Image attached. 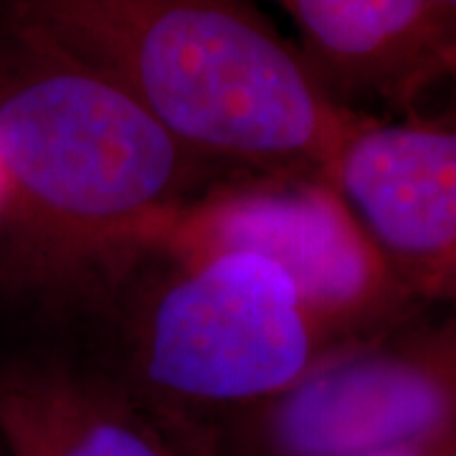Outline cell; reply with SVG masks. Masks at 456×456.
Here are the masks:
<instances>
[{
	"mask_svg": "<svg viewBox=\"0 0 456 456\" xmlns=\"http://www.w3.org/2000/svg\"><path fill=\"white\" fill-rule=\"evenodd\" d=\"M147 241L178 254L244 251L272 261L335 345L383 335L424 307L322 170L233 173Z\"/></svg>",
	"mask_w": 456,
	"mask_h": 456,
	"instance_id": "4",
	"label": "cell"
},
{
	"mask_svg": "<svg viewBox=\"0 0 456 456\" xmlns=\"http://www.w3.org/2000/svg\"><path fill=\"white\" fill-rule=\"evenodd\" d=\"M33 317L145 403L208 431L342 347L272 261L152 241L97 264Z\"/></svg>",
	"mask_w": 456,
	"mask_h": 456,
	"instance_id": "3",
	"label": "cell"
},
{
	"mask_svg": "<svg viewBox=\"0 0 456 456\" xmlns=\"http://www.w3.org/2000/svg\"><path fill=\"white\" fill-rule=\"evenodd\" d=\"M3 456H221L208 428L145 403L64 342L0 355Z\"/></svg>",
	"mask_w": 456,
	"mask_h": 456,
	"instance_id": "7",
	"label": "cell"
},
{
	"mask_svg": "<svg viewBox=\"0 0 456 456\" xmlns=\"http://www.w3.org/2000/svg\"><path fill=\"white\" fill-rule=\"evenodd\" d=\"M302 36L299 51L330 94L411 97L446 46L428 0H277ZM342 102V99H340Z\"/></svg>",
	"mask_w": 456,
	"mask_h": 456,
	"instance_id": "8",
	"label": "cell"
},
{
	"mask_svg": "<svg viewBox=\"0 0 456 456\" xmlns=\"http://www.w3.org/2000/svg\"><path fill=\"white\" fill-rule=\"evenodd\" d=\"M444 74L456 77V41L454 44H449V46H444V49L439 51V56L434 59V66H431L428 82L439 79V77H444Z\"/></svg>",
	"mask_w": 456,
	"mask_h": 456,
	"instance_id": "10",
	"label": "cell"
},
{
	"mask_svg": "<svg viewBox=\"0 0 456 456\" xmlns=\"http://www.w3.org/2000/svg\"><path fill=\"white\" fill-rule=\"evenodd\" d=\"M428 5L439 20L441 31L446 33V44H449V26H452V18H456V0H428Z\"/></svg>",
	"mask_w": 456,
	"mask_h": 456,
	"instance_id": "11",
	"label": "cell"
},
{
	"mask_svg": "<svg viewBox=\"0 0 456 456\" xmlns=\"http://www.w3.org/2000/svg\"><path fill=\"white\" fill-rule=\"evenodd\" d=\"M228 175L107 77L0 26V294L16 307L41 310Z\"/></svg>",
	"mask_w": 456,
	"mask_h": 456,
	"instance_id": "1",
	"label": "cell"
},
{
	"mask_svg": "<svg viewBox=\"0 0 456 456\" xmlns=\"http://www.w3.org/2000/svg\"><path fill=\"white\" fill-rule=\"evenodd\" d=\"M353 456H456V434L454 436H444V439L419 441V444L378 449V452H365V454Z\"/></svg>",
	"mask_w": 456,
	"mask_h": 456,
	"instance_id": "9",
	"label": "cell"
},
{
	"mask_svg": "<svg viewBox=\"0 0 456 456\" xmlns=\"http://www.w3.org/2000/svg\"><path fill=\"white\" fill-rule=\"evenodd\" d=\"M327 178L413 299L456 312V127L365 117Z\"/></svg>",
	"mask_w": 456,
	"mask_h": 456,
	"instance_id": "6",
	"label": "cell"
},
{
	"mask_svg": "<svg viewBox=\"0 0 456 456\" xmlns=\"http://www.w3.org/2000/svg\"><path fill=\"white\" fill-rule=\"evenodd\" d=\"M3 23L107 77L228 173H327L365 119L251 0H5Z\"/></svg>",
	"mask_w": 456,
	"mask_h": 456,
	"instance_id": "2",
	"label": "cell"
},
{
	"mask_svg": "<svg viewBox=\"0 0 456 456\" xmlns=\"http://www.w3.org/2000/svg\"><path fill=\"white\" fill-rule=\"evenodd\" d=\"M456 434V312L332 350L213 431L221 456H353Z\"/></svg>",
	"mask_w": 456,
	"mask_h": 456,
	"instance_id": "5",
	"label": "cell"
},
{
	"mask_svg": "<svg viewBox=\"0 0 456 456\" xmlns=\"http://www.w3.org/2000/svg\"><path fill=\"white\" fill-rule=\"evenodd\" d=\"M0 456H3V452H0Z\"/></svg>",
	"mask_w": 456,
	"mask_h": 456,
	"instance_id": "12",
	"label": "cell"
}]
</instances>
